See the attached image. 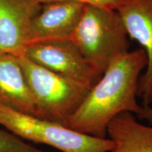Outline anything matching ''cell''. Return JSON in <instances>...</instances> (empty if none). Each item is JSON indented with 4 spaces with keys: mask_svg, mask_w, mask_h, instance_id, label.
<instances>
[{
    "mask_svg": "<svg viewBox=\"0 0 152 152\" xmlns=\"http://www.w3.org/2000/svg\"><path fill=\"white\" fill-rule=\"evenodd\" d=\"M147 64L143 49L128 52L114 60L62 125L83 134L106 138L108 124L122 112L136 114L152 124V108L137 102L140 74Z\"/></svg>",
    "mask_w": 152,
    "mask_h": 152,
    "instance_id": "1",
    "label": "cell"
},
{
    "mask_svg": "<svg viewBox=\"0 0 152 152\" xmlns=\"http://www.w3.org/2000/svg\"><path fill=\"white\" fill-rule=\"evenodd\" d=\"M128 37L116 9L87 4L71 39L85 59L103 75L114 60L130 52Z\"/></svg>",
    "mask_w": 152,
    "mask_h": 152,
    "instance_id": "2",
    "label": "cell"
},
{
    "mask_svg": "<svg viewBox=\"0 0 152 152\" xmlns=\"http://www.w3.org/2000/svg\"><path fill=\"white\" fill-rule=\"evenodd\" d=\"M18 58L37 109V118L62 124L82 104L91 90L79 82Z\"/></svg>",
    "mask_w": 152,
    "mask_h": 152,
    "instance_id": "3",
    "label": "cell"
},
{
    "mask_svg": "<svg viewBox=\"0 0 152 152\" xmlns=\"http://www.w3.org/2000/svg\"><path fill=\"white\" fill-rule=\"evenodd\" d=\"M0 125L22 140L45 144L63 152H108L113 143L0 105Z\"/></svg>",
    "mask_w": 152,
    "mask_h": 152,
    "instance_id": "4",
    "label": "cell"
},
{
    "mask_svg": "<svg viewBox=\"0 0 152 152\" xmlns=\"http://www.w3.org/2000/svg\"><path fill=\"white\" fill-rule=\"evenodd\" d=\"M23 56L42 67L90 88L102 76L69 39H52L32 42L25 49Z\"/></svg>",
    "mask_w": 152,
    "mask_h": 152,
    "instance_id": "5",
    "label": "cell"
},
{
    "mask_svg": "<svg viewBox=\"0 0 152 152\" xmlns=\"http://www.w3.org/2000/svg\"><path fill=\"white\" fill-rule=\"evenodd\" d=\"M115 9L129 37L141 45L147 55V69L139 80L137 96L144 106L149 107L152 104V0H121Z\"/></svg>",
    "mask_w": 152,
    "mask_h": 152,
    "instance_id": "6",
    "label": "cell"
},
{
    "mask_svg": "<svg viewBox=\"0 0 152 152\" xmlns=\"http://www.w3.org/2000/svg\"><path fill=\"white\" fill-rule=\"evenodd\" d=\"M42 5L37 0H0V52L23 55L31 23Z\"/></svg>",
    "mask_w": 152,
    "mask_h": 152,
    "instance_id": "7",
    "label": "cell"
},
{
    "mask_svg": "<svg viewBox=\"0 0 152 152\" xmlns=\"http://www.w3.org/2000/svg\"><path fill=\"white\" fill-rule=\"evenodd\" d=\"M86 5L73 0L42 4L40 12L31 23L28 45L46 39H71Z\"/></svg>",
    "mask_w": 152,
    "mask_h": 152,
    "instance_id": "8",
    "label": "cell"
},
{
    "mask_svg": "<svg viewBox=\"0 0 152 152\" xmlns=\"http://www.w3.org/2000/svg\"><path fill=\"white\" fill-rule=\"evenodd\" d=\"M0 105L37 117L35 102L18 58L5 52H0Z\"/></svg>",
    "mask_w": 152,
    "mask_h": 152,
    "instance_id": "9",
    "label": "cell"
},
{
    "mask_svg": "<svg viewBox=\"0 0 152 152\" xmlns=\"http://www.w3.org/2000/svg\"><path fill=\"white\" fill-rule=\"evenodd\" d=\"M106 134L113 143L108 152H152V127L137 122L130 112L114 117L107 125Z\"/></svg>",
    "mask_w": 152,
    "mask_h": 152,
    "instance_id": "10",
    "label": "cell"
},
{
    "mask_svg": "<svg viewBox=\"0 0 152 152\" xmlns=\"http://www.w3.org/2000/svg\"><path fill=\"white\" fill-rule=\"evenodd\" d=\"M0 152H47L34 147L10 132L0 129Z\"/></svg>",
    "mask_w": 152,
    "mask_h": 152,
    "instance_id": "11",
    "label": "cell"
},
{
    "mask_svg": "<svg viewBox=\"0 0 152 152\" xmlns=\"http://www.w3.org/2000/svg\"><path fill=\"white\" fill-rule=\"evenodd\" d=\"M37 1L42 4L55 2V1H66V0H37ZM73 1H79L85 4H92L109 6V7H113L114 9H115V7L121 2V0H73Z\"/></svg>",
    "mask_w": 152,
    "mask_h": 152,
    "instance_id": "12",
    "label": "cell"
}]
</instances>
